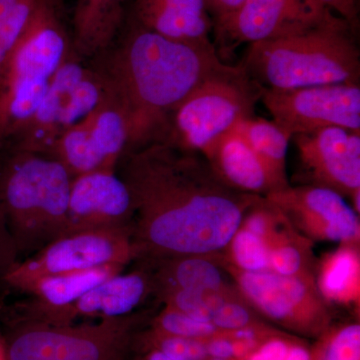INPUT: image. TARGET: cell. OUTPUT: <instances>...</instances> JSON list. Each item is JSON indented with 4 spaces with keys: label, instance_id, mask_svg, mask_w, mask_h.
Returning <instances> with one entry per match:
<instances>
[{
    "label": "cell",
    "instance_id": "obj_1",
    "mask_svg": "<svg viewBox=\"0 0 360 360\" xmlns=\"http://www.w3.org/2000/svg\"><path fill=\"white\" fill-rule=\"evenodd\" d=\"M116 172L134 202L130 231L142 262L224 250L262 198L227 186L200 153L165 141L127 151Z\"/></svg>",
    "mask_w": 360,
    "mask_h": 360
},
{
    "label": "cell",
    "instance_id": "obj_2",
    "mask_svg": "<svg viewBox=\"0 0 360 360\" xmlns=\"http://www.w3.org/2000/svg\"><path fill=\"white\" fill-rule=\"evenodd\" d=\"M214 44L168 39L132 21L108 51L89 59L129 118V150L155 141L168 115L224 70Z\"/></svg>",
    "mask_w": 360,
    "mask_h": 360
},
{
    "label": "cell",
    "instance_id": "obj_3",
    "mask_svg": "<svg viewBox=\"0 0 360 360\" xmlns=\"http://www.w3.org/2000/svg\"><path fill=\"white\" fill-rule=\"evenodd\" d=\"M72 180L53 156L0 149V213L21 260L65 236Z\"/></svg>",
    "mask_w": 360,
    "mask_h": 360
},
{
    "label": "cell",
    "instance_id": "obj_4",
    "mask_svg": "<svg viewBox=\"0 0 360 360\" xmlns=\"http://www.w3.org/2000/svg\"><path fill=\"white\" fill-rule=\"evenodd\" d=\"M355 30L340 16L309 32L250 44L243 68L264 89L359 84Z\"/></svg>",
    "mask_w": 360,
    "mask_h": 360
},
{
    "label": "cell",
    "instance_id": "obj_5",
    "mask_svg": "<svg viewBox=\"0 0 360 360\" xmlns=\"http://www.w3.org/2000/svg\"><path fill=\"white\" fill-rule=\"evenodd\" d=\"M61 11L49 0H41L0 75V149L9 146L32 120L72 49Z\"/></svg>",
    "mask_w": 360,
    "mask_h": 360
},
{
    "label": "cell",
    "instance_id": "obj_6",
    "mask_svg": "<svg viewBox=\"0 0 360 360\" xmlns=\"http://www.w3.org/2000/svg\"><path fill=\"white\" fill-rule=\"evenodd\" d=\"M141 323L134 314L96 323L52 324L18 316L0 304L7 360H130Z\"/></svg>",
    "mask_w": 360,
    "mask_h": 360
},
{
    "label": "cell",
    "instance_id": "obj_7",
    "mask_svg": "<svg viewBox=\"0 0 360 360\" xmlns=\"http://www.w3.org/2000/svg\"><path fill=\"white\" fill-rule=\"evenodd\" d=\"M264 89L243 65H229L198 85L168 115L155 141L202 155L217 139L255 115Z\"/></svg>",
    "mask_w": 360,
    "mask_h": 360
},
{
    "label": "cell",
    "instance_id": "obj_8",
    "mask_svg": "<svg viewBox=\"0 0 360 360\" xmlns=\"http://www.w3.org/2000/svg\"><path fill=\"white\" fill-rule=\"evenodd\" d=\"M106 94L103 77L91 60L71 49L32 120L6 148L51 155L61 135L86 117Z\"/></svg>",
    "mask_w": 360,
    "mask_h": 360
},
{
    "label": "cell",
    "instance_id": "obj_9",
    "mask_svg": "<svg viewBox=\"0 0 360 360\" xmlns=\"http://www.w3.org/2000/svg\"><path fill=\"white\" fill-rule=\"evenodd\" d=\"M136 259L131 231L110 229L78 232L58 239L20 260L2 281V288L25 293L45 277L122 266Z\"/></svg>",
    "mask_w": 360,
    "mask_h": 360
},
{
    "label": "cell",
    "instance_id": "obj_10",
    "mask_svg": "<svg viewBox=\"0 0 360 360\" xmlns=\"http://www.w3.org/2000/svg\"><path fill=\"white\" fill-rule=\"evenodd\" d=\"M239 290L255 309L281 328L307 338H321L331 315L309 274L283 276L266 270L245 272L231 267Z\"/></svg>",
    "mask_w": 360,
    "mask_h": 360
},
{
    "label": "cell",
    "instance_id": "obj_11",
    "mask_svg": "<svg viewBox=\"0 0 360 360\" xmlns=\"http://www.w3.org/2000/svg\"><path fill=\"white\" fill-rule=\"evenodd\" d=\"M338 14L321 0H245L238 11L213 21L219 51L309 32Z\"/></svg>",
    "mask_w": 360,
    "mask_h": 360
},
{
    "label": "cell",
    "instance_id": "obj_12",
    "mask_svg": "<svg viewBox=\"0 0 360 360\" xmlns=\"http://www.w3.org/2000/svg\"><path fill=\"white\" fill-rule=\"evenodd\" d=\"M260 99L290 137L333 127L360 131L359 84L264 89Z\"/></svg>",
    "mask_w": 360,
    "mask_h": 360
},
{
    "label": "cell",
    "instance_id": "obj_13",
    "mask_svg": "<svg viewBox=\"0 0 360 360\" xmlns=\"http://www.w3.org/2000/svg\"><path fill=\"white\" fill-rule=\"evenodd\" d=\"M265 198L276 206L288 224H295L310 238L345 245L359 240L356 212L333 189L310 184L290 186Z\"/></svg>",
    "mask_w": 360,
    "mask_h": 360
},
{
    "label": "cell",
    "instance_id": "obj_14",
    "mask_svg": "<svg viewBox=\"0 0 360 360\" xmlns=\"http://www.w3.org/2000/svg\"><path fill=\"white\" fill-rule=\"evenodd\" d=\"M310 186L345 196L360 189V131L326 127L293 135Z\"/></svg>",
    "mask_w": 360,
    "mask_h": 360
},
{
    "label": "cell",
    "instance_id": "obj_15",
    "mask_svg": "<svg viewBox=\"0 0 360 360\" xmlns=\"http://www.w3.org/2000/svg\"><path fill=\"white\" fill-rule=\"evenodd\" d=\"M132 219L131 195L117 172H96L73 179L65 236L85 231H130Z\"/></svg>",
    "mask_w": 360,
    "mask_h": 360
},
{
    "label": "cell",
    "instance_id": "obj_16",
    "mask_svg": "<svg viewBox=\"0 0 360 360\" xmlns=\"http://www.w3.org/2000/svg\"><path fill=\"white\" fill-rule=\"evenodd\" d=\"M202 155L220 179L239 193L265 198L290 186L260 160L236 129L217 139Z\"/></svg>",
    "mask_w": 360,
    "mask_h": 360
},
{
    "label": "cell",
    "instance_id": "obj_17",
    "mask_svg": "<svg viewBox=\"0 0 360 360\" xmlns=\"http://www.w3.org/2000/svg\"><path fill=\"white\" fill-rule=\"evenodd\" d=\"M132 21L179 41L213 45V21L205 0H131Z\"/></svg>",
    "mask_w": 360,
    "mask_h": 360
},
{
    "label": "cell",
    "instance_id": "obj_18",
    "mask_svg": "<svg viewBox=\"0 0 360 360\" xmlns=\"http://www.w3.org/2000/svg\"><path fill=\"white\" fill-rule=\"evenodd\" d=\"M151 292H155L148 269L111 276L82 295L71 307V322L78 317L116 319L134 314Z\"/></svg>",
    "mask_w": 360,
    "mask_h": 360
},
{
    "label": "cell",
    "instance_id": "obj_19",
    "mask_svg": "<svg viewBox=\"0 0 360 360\" xmlns=\"http://www.w3.org/2000/svg\"><path fill=\"white\" fill-rule=\"evenodd\" d=\"M130 0H75L71 46L85 59L103 53L122 33Z\"/></svg>",
    "mask_w": 360,
    "mask_h": 360
},
{
    "label": "cell",
    "instance_id": "obj_20",
    "mask_svg": "<svg viewBox=\"0 0 360 360\" xmlns=\"http://www.w3.org/2000/svg\"><path fill=\"white\" fill-rule=\"evenodd\" d=\"M260 160L281 179L286 180V155L291 137L274 122L255 115L236 127Z\"/></svg>",
    "mask_w": 360,
    "mask_h": 360
},
{
    "label": "cell",
    "instance_id": "obj_21",
    "mask_svg": "<svg viewBox=\"0 0 360 360\" xmlns=\"http://www.w3.org/2000/svg\"><path fill=\"white\" fill-rule=\"evenodd\" d=\"M319 291L326 300L349 302L359 295V257L350 245L329 255L322 265Z\"/></svg>",
    "mask_w": 360,
    "mask_h": 360
},
{
    "label": "cell",
    "instance_id": "obj_22",
    "mask_svg": "<svg viewBox=\"0 0 360 360\" xmlns=\"http://www.w3.org/2000/svg\"><path fill=\"white\" fill-rule=\"evenodd\" d=\"M41 0H0V75Z\"/></svg>",
    "mask_w": 360,
    "mask_h": 360
},
{
    "label": "cell",
    "instance_id": "obj_23",
    "mask_svg": "<svg viewBox=\"0 0 360 360\" xmlns=\"http://www.w3.org/2000/svg\"><path fill=\"white\" fill-rule=\"evenodd\" d=\"M234 269L245 272L269 270V245L243 227H239L229 245Z\"/></svg>",
    "mask_w": 360,
    "mask_h": 360
},
{
    "label": "cell",
    "instance_id": "obj_24",
    "mask_svg": "<svg viewBox=\"0 0 360 360\" xmlns=\"http://www.w3.org/2000/svg\"><path fill=\"white\" fill-rule=\"evenodd\" d=\"M229 295H231V290H172L165 291L160 296L167 307L179 310L196 321L210 322L213 310Z\"/></svg>",
    "mask_w": 360,
    "mask_h": 360
},
{
    "label": "cell",
    "instance_id": "obj_25",
    "mask_svg": "<svg viewBox=\"0 0 360 360\" xmlns=\"http://www.w3.org/2000/svg\"><path fill=\"white\" fill-rule=\"evenodd\" d=\"M314 360H360V326L329 328L314 348Z\"/></svg>",
    "mask_w": 360,
    "mask_h": 360
},
{
    "label": "cell",
    "instance_id": "obj_26",
    "mask_svg": "<svg viewBox=\"0 0 360 360\" xmlns=\"http://www.w3.org/2000/svg\"><path fill=\"white\" fill-rule=\"evenodd\" d=\"M139 345L144 348H153L172 360H207L205 340L165 335L149 329L141 333Z\"/></svg>",
    "mask_w": 360,
    "mask_h": 360
},
{
    "label": "cell",
    "instance_id": "obj_27",
    "mask_svg": "<svg viewBox=\"0 0 360 360\" xmlns=\"http://www.w3.org/2000/svg\"><path fill=\"white\" fill-rule=\"evenodd\" d=\"M165 335L206 340L221 333L210 322L196 321L179 310L165 307L155 317L151 328Z\"/></svg>",
    "mask_w": 360,
    "mask_h": 360
},
{
    "label": "cell",
    "instance_id": "obj_28",
    "mask_svg": "<svg viewBox=\"0 0 360 360\" xmlns=\"http://www.w3.org/2000/svg\"><path fill=\"white\" fill-rule=\"evenodd\" d=\"M304 264L303 251L285 236L270 246V271L283 276H300L307 274Z\"/></svg>",
    "mask_w": 360,
    "mask_h": 360
},
{
    "label": "cell",
    "instance_id": "obj_29",
    "mask_svg": "<svg viewBox=\"0 0 360 360\" xmlns=\"http://www.w3.org/2000/svg\"><path fill=\"white\" fill-rule=\"evenodd\" d=\"M221 331H233L262 323L253 316L252 312L236 297L229 295L215 307L210 321Z\"/></svg>",
    "mask_w": 360,
    "mask_h": 360
},
{
    "label": "cell",
    "instance_id": "obj_30",
    "mask_svg": "<svg viewBox=\"0 0 360 360\" xmlns=\"http://www.w3.org/2000/svg\"><path fill=\"white\" fill-rule=\"evenodd\" d=\"M295 338L276 333L260 343L245 360H285Z\"/></svg>",
    "mask_w": 360,
    "mask_h": 360
},
{
    "label": "cell",
    "instance_id": "obj_31",
    "mask_svg": "<svg viewBox=\"0 0 360 360\" xmlns=\"http://www.w3.org/2000/svg\"><path fill=\"white\" fill-rule=\"evenodd\" d=\"M20 260L15 243L0 213V286L4 277Z\"/></svg>",
    "mask_w": 360,
    "mask_h": 360
},
{
    "label": "cell",
    "instance_id": "obj_32",
    "mask_svg": "<svg viewBox=\"0 0 360 360\" xmlns=\"http://www.w3.org/2000/svg\"><path fill=\"white\" fill-rule=\"evenodd\" d=\"M206 352L212 359H234L233 340L224 331L205 340Z\"/></svg>",
    "mask_w": 360,
    "mask_h": 360
},
{
    "label": "cell",
    "instance_id": "obj_33",
    "mask_svg": "<svg viewBox=\"0 0 360 360\" xmlns=\"http://www.w3.org/2000/svg\"><path fill=\"white\" fill-rule=\"evenodd\" d=\"M321 1L356 30L357 22H359V0H321Z\"/></svg>",
    "mask_w": 360,
    "mask_h": 360
},
{
    "label": "cell",
    "instance_id": "obj_34",
    "mask_svg": "<svg viewBox=\"0 0 360 360\" xmlns=\"http://www.w3.org/2000/svg\"><path fill=\"white\" fill-rule=\"evenodd\" d=\"M245 1V0H205V4L212 21H214L238 11Z\"/></svg>",
    "mask_w": 360,
    "mask_h": 360
},
{
    "label": "cell",
    "instance_id": "obj_35",
    "mask_svg": "<svg viewBox=\"0 0 360 360\" xmlns=\"http://www.w3.org/2000/svg\"><path fill=\"white\" fill-rule=\"evenodd\" d=\"M144 349L148 350V359L146 360H172L162 352L153 349V348H144Z\"/></svg>",
    "mask_w": 360,
    "mask_h": 360
},
{
    "label": "cell",
    "instance_id": "obj_36",
    "mask_svg": "<svg viewBox=\"0 0 360 360\" xmlns=\"http://www.w3.org/2000/svg\"><path fill=\"white\" fill-rule=\"evenodd\" d=\"M0 360H7L6 347H4V340H2L1 333H0Z\"/></svg>",
    "mask_w": 360,
    "mask_h": 360
},
{
    "label": "cell",
    "instance_id": "obj_37",
    "mask_svg": "<svg viewBox=\"0 0 360 360\" xmlns=\"http://www.w3.org/2000/svg\"><path fill=\"white\" fill-rule=\"evenodd\" d=\"M49 1H51L52 4H56V6H58L59 8L63 9V0H49Z\"/></svg>",
    "mask_w": 360,
    "mask_h": 360
}]
</instances>
